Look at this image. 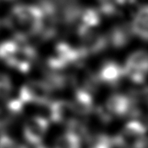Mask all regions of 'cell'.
Segmentation results:
<instances>
[{"mask_svg": "<svg viewBox=\"0 0 148 148\" xmlns=\"http://www.w3.org/2000/svg\"><path fill=\"white\" fill-rule=\"evenodd\" d=\"M125 76L133 82L141 83L148 76V52L138 50L129 55L123 66Z\"/></svg>", "mask_w": 148, "mask_h": 148, "instance_id": "cell-4", "label": "cell"}, {"mask_svg": "<svg viewBox=\"0 0 148 148\" xmlns=\"http://www.w3.org/2000/svg\"><path fill=\"white\" fill-rule=\"evenodd\" d=\"M13 89L12 83L7 74L0 73V99H7L10 97Z\"/></svg>", "mask_w": 148, "mask_h": 148, "instance_id": "cell-15", "label": "cell"}, {"mask_svg": "<svg viewBox=\"0 0 148 148\" xmlns=\"http://www.w3.org/2000/svg\"><path fill=\"white\" fill-rule=\"evenodd\" d=\"M125 76L124 69L116 61H108L104 62L98 73V79L107 84H116Z\"/></svg>", "mask_w": 148, "mask_h": 148, "instance_id": "cell-9", "label": "cell"}, {"mask_svg": "<svg viewBox=\"0 0 148 148\" xmlns=\"http://www.w3.org/2000/svg\"><path fill=\"white\" fill-rule=\"evenodd\" d=\"M19 42L17 40H8L0 43V60L8 65L18 47Z\"/></svg>", "mask_w": 148, "mask_h": 148, "instance_id": "cell-13", "label": "cell"}, {"mask_svg": "<svg viewBox=\"0 0 148 148\" xmlns=\"http://www.w3.org/2000/svg\"><path fill=\"white\" fill-rule=\"evenodd\" d=\"M0 148H27L25 145L15 141L10 136L2 134L0 135Z\"/></svg>", "mask_w": 148, "mask_h": 148, "instance_id": "cell-16", "label": "cell"}, {"mask_svg": "<svg viewBox=\"0 0 148 148\" xmlns=\"http://www.w3.org/2000/svg\"><path fill=\"white\" fill-rule=\"evenodd\" d=\"M11 113L8 111L6 112L5 110L0 108V129L3 128L5 127L10 124L11 121Z\"/></svg>", "mask_w": 148, "mask_h": 148, "instance_id": "cell-17", "label": "cell"}, {"mask_svg": "<svg viewBox=\"0 0 148 148\" xmlns=\"http://www.w3.org/2000/svg\"><path fill=\"white\" fill-rule=\"evenodd\" d=\"M132 108V101L125 94L112 95L106 102L107 111L115 116H124Z\"/></svg>", "mask_w": 148, "mask_h": 148, "instance_id": "cell-10", "label": "cell"}, {"mask_svg": "<svg viewBox=\"0 0 148 148\" xmlns=\"http://www.w3.org/2000/svg\"><path fill=\"white\" fill-rule=\"evenodd\" d=\"M92 148H110L109 143L105 140H101L97 143V144H95Z\"/></svg>", "mask_w": 148, "mask_h": 148, "instance_id": "cell-18", "label": "cell"}, {"mask_svg": "<svg viewBox=\"0 0 148 148\" xmlns=\"http://www.w3.org/2000/svg\"><path fill=\"white\" fill-rule=\"evenodd\" d=\"M81 138L77 133L69 131L58 137L53 148H81Z\"/></svg>", "mask_w": 148, "mask_h": 148, "instance_id": "cell-12", "label": "cell"}, {"mask_svg": "<svg viewBox=\"0 0 148 148\" xmlns=\"http://www.w3.org/2000/svg\"><path fill=\"white\" fill-rule=\"evenodd\" d=\"M50 119L58 123L71 126L75 124L78 111L73 102L67 100H57L50 103L49 108Z\"/></svg>", "mask_w": 148, "mask_h": 148, "instance_id": "cell-6", "label": "cell"}, {"mask_svg": "<svg viewBox=\"0 0 148 148\" xmlns=\"http://www.w3.org/2000/svg\"><path fill=\"white\" fill-rule=\"evenodd\" d=\"M19 42V41H18ZM37 58V52L25 42H19L18 47L8 66L23 73L29 72Z\"/></svg>", "mask_w": 148, "mask_h": 148, "instance_id": "cell-8", "label": "cell"}, {"mask_svg": "<svg viewBox=\"0 0 148 148\" xmlns=\"http://www.w3.org/2000/svg\"><path fill=\"white\" fill-rule=\"evenodd\" d=\"M100 16L96 10L89 9L82 14V25L88 28L97 26L100 23Z\"/></svg>", "mask_w": 148, "mask_h": 148, "instance_id": "cell-14", "label": "cell"}, {"mask_svg": "<svg viewBox=\"0 0 148 148\" xmlns=\"http://www.w3.org/2000/svg\"><path fill=\"white\" fill-rule=\"evenodd\" d=\"M81 50L73 48L65 42L57 45L53 53L49 58L48 64L49 67L55 69H64L77 61L81 57Z\"/></svg>", "mask_w": 148, "mask_h": 148, "instance_id": "cell-5", "label": "cell"}, {"mask_svg": "<svg viewBox=\"0 0 148 148\" xmlns=\"http://www.w3.org/2000/svg\"><path fill=\"white\" fill-rule=\"evenodd\" d=\"M144 97H145V100H146V102H147V105H148V88H147L146 91H145Z\"/></svg>", "mask_w": 148, "mask_h": 148, "instance_id": "cell-19", "label": "cell"}, {"mask_svg": "<svg viewBox=\"0 0 148 148\" xmlns=\"http://www.w3.org/2000/svg\"><path fill=\"white\" fill-rule=\"evenodd\" d=\"M116 141L120 148H145L148 142L147 129L139 121H130L121 129Z\"/></svg>", "mask_w": 148, "mask_h": 148, "instance_id": "cell-2", "label": "cell"}, {"mask_svg": "<svg viewBox=\"0 0 148 148\" xmlns=\"http://www.w3.org/2000/svg\"><path fill=\"white\" fill-rule=\"evenodd\" d=\"M132 29L135 35L148 42V6L138 10L132 22Z\"/></svg>", "mask_w": 148, "mask_h": 148, "instance_id": "cell-11", "label": "cell"}, {"mask_svg": "<svg viewBox=\"0 0 148 148\" xmlns=\"http://www.w3.org/2000/svg\"><path fill=\"white\" fill-rule=\"evenodd\" d=\"M6 1H10V0H6Z\"/></svg>", "mask_w": 148, "mask_h": 148, "instance_id": "cell-20", "label": "cell"}, {"mask_svg": "<svg viewBox=\"0 0 148 148\" xmlns=\"http://www.w3.org/2000/svg\"><path fill=\"white\" fill-rule=\"evenodd\" d=\"M5 24L13 31L15 40L26 42L44 30L45 16L41 7L20 4L12 8Z\"/></svg>", "mask_w": 148, "mask_h": 148, "instance_id": "cell-1", "label": "cell"}, {"mask_svg": "<svg viewBox=\"0 0 148 148\" xmlns=\"http://www.w3.org/2000/svg\"><path fill=\"white\" fill-rule=\"evenodd\" d=\"M49 128V120L45 117L35 116L29 119L23 128V135L29 144L39 145Z\"/></svg>", "mask_w": 148, "mask_h": 148, "instance_id": "cell-7", "label": "cell"}, {"mask_svg": "<svg viewBox=\"0 0 148 148\" xmlns=\"http://www.w3.org/2000/svg\"><path fill=\"white\" fill-rule=\"evenodd\" d=\"M52 88L48 83L41 81H31L23 85L19 90L18 100L26 103L45 104L51 97Z\"/></svg>", "mask_w": 148, "mask_h": 148, "instance_id": "cell-3", "label": "cell"}]
</instances>
